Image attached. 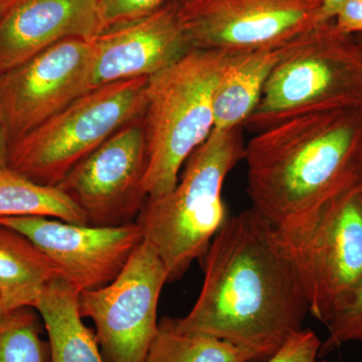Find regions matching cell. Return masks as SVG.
I'll use <instances>...</instances> for the list:
<instances>
[{
    "mask_svg": "<svg viewBox=\"0 0 362 362\" xmlns=\"http://www.w3.org/2000/svg\"><path fill=\"white\" fill-rule=\"evenodd\" d=\"M204 280L176 326L270 358L303 330L308 303L277 230L252 207L230 216L204 255Z\"/></svg>",
    "mask_w": 362,
    "mask_h": 362,
    "instance_id": "obj_1",
    "label": "cell"
},
{
    "mask_svg": "<svg viewBox=\"0 0 362 362\" xmlns=\"http://www.w3.org/2000/svg\"><path fill=\"white\" fill-rule=\"evenodd\" d=\"M362 107L302 114L258 131L246 145L252 207L279 233L310 225L361 182Z\"/></svg>",
    "mask_w": 362,
    "mask_h": 362,
    "instance_id": "obj_2",
    "label": "cell"
},
{
    "mask_svg": "<svg viewBox=\"0 0 362 362\" xmlns=\"http://www.w3.org/2000/svg\"><path fill=\"white\" fill-rule=\"evenodd\" d=\"M243 130H213L188 157L175 187L148 197L136 220L143 240L163 262L168 283L180 280L194 261L204 258L228 220L221 190L228 173L244 160Z\"/></svg>",
    "mask_w": 362,
    "mask_h": 362,
    "instance_id": "obj_3",
    "label": "cell"
},
{
    "mask_svg": "<svg viewBox=\"0 0 362 362\" xmlns=\"http://www.w3.org/2000/svg\"><path fill=\"white\" fill-rule=\"evenodd\" d=\"M237 54L192 49L148 78L143 115L147 197L169 194L188 157L213 132L214 90Z\"/></svg>",
    "mask_w": 362,
    "mask_h": 362,
    "instance_id": "obj_4",
    "label": "cell"
},
{
    "mask_svg": "<svg viewBox=\"0 0 362 362\" xmlns=\"http://www.w3.org/2000/svg\"><path fill=\"white\" fill-rule=\"evenodd\" d=\"M362 106V51L333 21L283 45L258 105L243 128L258 132L302 114Z\"/></svg>",
    "mask_w": 362,
    "mask_h": 362,
    "instance_id": "obj_5",
    "label": "cell"
},
{
    "mask_svg": "<svg viewBox=\"0 0 362 362\" xmlns=\"http://www.w3.org/2000/svg\"><path fill=\"white\" fill-rule=\"evenodd\" d=\"M148 78L90 90L39 127L8 145L7 168L58 187L71 169L124 126L142 118Z\"/></svg>",
    "mask_w": 362,
    "mask_h": 362,
    "instance_id": "obj_6",
    "label": "cell"
},
{
    "mask_svg": "<svg viewBox=\"0 0 362 362\" xmlns=\"http://www.w3.org/2000/svg\"><path fill=\"white\" fill-rule=\"evenodd\" d=\"M277 233L309 313L327 325L362 289V180L324 207L310 225Z\"/></svg>",
    "mask_w": 362,
    "mask_h": 362,
    "instance_id": "obj_7",
    "label": "cell"
},
{
    "mask_svg": "<svg viewBox=\"0 0 362 362\" xmlns=\"http://www.w3.org/2000/svg\"><path fill=\"white\" fill-rule=\"evenodd\" d=\"M168 271L143 240L110 284L78 295L83 318L95 324L105 362H145L158 330L157 309Z\"/></svg>",
    "mask_w": 362,
    "mask_h": 362,
    "instance_id": "obj_8",
    "label": "cell"
},
{
    "mask_svg": "<svg viewBox=\"0 0 362 362\" xmlns=\"http://www.w3.org/2000/svg\"><path fill=\"white\" fill-rule=\"evenodd\" d=\"M192 49L246 52L276 47L319 21L307 0H175Z\"/></svg>",
    "mask_w": 362,
    "mask_h": 362,
    "instance_id": "obj_9",
    "label": "cell"
},
{
    "mask_svg": "<svg viewBox=\"0 0 362 362\" xmlns=\"http://www.w3.org/2000/svg\"><path fill=\"white\" fill-rule=\"evenodd\" d=\"M147 142L142 118L124 126L77 164L58 185L88 226L134 223L148 199L144 188Z\"/></svg>",
    "mask_w": 362,
    "mask_h": 362,
    "instance_id": "obj_10",
    "label": "cell"
},
{
    "mask_svg": "<svg viewBox=\"0 0 362 362\" xmlns=\"http://www.w3.org/2000/svg\"><path fill=\"white\" fill-rule=\"evenodd\" d=\"M93 40L69 39L0 74V123L7 144L89 92Z\"/></svg>",
    "mask_w": 362,
    "mask_h": 362,
    "instance_id": "obj_11",
    "label": "cell"
},
{
    "mask_svg": "<svg viewBox=\"0 0 362 362\" xmlns=\"http://www.w3.org/2000/svg\"><path fill=\"white\" fill-rule=\"evenodd\" d=\"M0 225L28 238L44 252L61 277L78 292L110 284L143 240L136 221L119 226L66 223L47 216H1Z\"/></svg>",
    "mask_w": 362,
    "mask_h": 362,
    "instance_id": "obj_12",
    "label": "cell"
},
{
    "mask_svg": "<svg viewBox=\"0 0 362 362\" xmlns=\"http://www.w3.org/2000/svg\"><path fill=\"white\" fill-rule=\"evenodd\" d=\"M190 49L175 0H170L141 18L112 26L93 40L89 90L151 77Z\"/></svg>",
    "mask_w": 362,
    "mask_h": 362,
    "instance_id": "obj_13",
    "label": "cell"
},
{
    "mask_svg": "<svg viewBox=\"0 0 362 362\" xmlns=\"http://www.w3.org/2000/svg\"><path fill=\"white\" fill-rule=\"evenodd\" d=\"M101 0H18L0 21V74L69 39L102 33Z\"/></svg>",
    "mask_w": 362,
    "mask_h": 362,
    "instance_id": "obj_14",
    "label": "cell"
},
{
    "mask_svg": "<svg viewBox=\"0 0 362 362\" xmlns=\"http://www.w3.org/2000/svg\"><path fill=\"white\" fill-rule=\"evenodd\" d=\"M78 295L59 276L45 286L35 304L49 337V362H105L95 332L83 323Z\"/></svg>",
    "mask_w": 362,
    "mask_h": 362,
    "instance_id": "obj_15",
    "label": "cell"
},
{
    "mask_svg": "<svg viewBox=\"0 0 362 362\" xmlns=\"http://www.w3.org/2000/svg\"><path fill=\"white\" fill-rule=\"evenodd\" d=\"M285 44L235 54L214 90V130L244 126L258 105Z\"/></svg>",
    "mask_w": 362,
    "mask_h": 362,
    "instance_id": "obj_16",
    "label": "cell"
},
{
    "mask_svg": "<svg viewBox=\"0 0 362 362\" xmlns=\"http://www.w3.org/2000/svg\"><path fill=\"white\" fill-rule=\"evenodd\" d=\"M58 269L25 235L0 225V299L7 313L35 308Z\"/></svg>",
    "mask_w": 362,
    "mask_h": 362,
    "instance_id": "obj_17",
    "label": "cell"
},
{
    "mask_svg": "<svg viewBox=\"0 0 362 362\" xmlns=\"http://www.w3.org/2000/svg\"><path fill=\"white\" fill-rule=\"evenodd\" d=\"M261 354L209 335L187 332L163 317L145 362H264Z\"/></svg>",
    "mask_w": 362,
    "mask_h": 362,
    "instance_id": "obj_18",
    "label": "cell"
},
{
    "mask_svg": "<svg viewBox=\"0 0 362 362\" xmlns=\"http://www.w3.org/2000/svg\"><path fill=\"white\" fill-rule=\"evenodd\" d=\"M25 216L88 225L83 211L59 187L39 185L9 168H0V218Z\"/></svg>",
    "mask_w": 362,
    "mask_h": 362,
    "instance_id": "obj_19",
    "label": "cell"
},
{
    "mask_svg": "<svg viewBox=\"0 0 362 362\" xmlns=\"http://www.w3.org/2000/svg\"><path fill=\"white\" fill-rule=\"evenodd\" d=\"M0 362H49V345L40 337L30 307L18 309L0 322Z\"/></svg>",
    "mask_w": 362,
    "mask_h": 362,
    "instance_id": "obj_20",
    "label": "cell"
},
{
    "mask_svg": "<svg viewBox=\"0 0 362 362\" xmlns=\"http://www.w3.org/2000/svg\"><path fill=\"white\" fill-rule=\"evenodd\" d=\"M328 337L322 342L320 357L350 342L362 341V289L349 306L327 324Z\"/></svg>",
    "mask_w": 362,
    "mask_h": 362,
    "instance_id": "obj_21",
    "label": "cell"
},
{
    "mask_svg": "<svg viewBox=\"0 0 362 362\" xmlns=\"http://www.w3.org/2000/svg\"><path fill=\"white\" fill-rule=\"evenodd\" d=\"M170 0H101L100 23L102 33L112 26L141 18Z\"/></svg>",
    "mask_w": 362,
    "mask_h": 362,
    "instance_id": "obj_22",
    "label": "cell"
},
{
    "mask_svg": "<svg viewBox=\"0 0 362 362\" xmlns=\"http://www.w3.org/2000/svg\"><path fill=\"white\" fill-rule=\"evenodd\" d=\"M321 345L322 341L314 331L303 329L264 362H328L319 359Z\"/></svg>",
    "mask_w": 362,
    "mask_h": 362,
    "instance_id": "obj_23",
    "label": "cell"
},
{
    "mask_svg": "<svg viewBox=\"0 0 362 362\" xmlns=\"http://www.w3.org/2000/svg\"><path fill=\"white\" fill-rule=\"evenodd\" d=\"M339 32L362 35V0H347L333 20Z\"/></svg>",
    "mask_w": 362,
    "mask_h": 362,
    "instance_id": "obj_24",
    "label": "cell"
},
{
    "mask_svg": "<svg viewBox=\"0 0 362 362\" xmlns=\"http://www.w3.org/2000/svg\"><path fill=\"white\" fill-rule=\"evenodd\" d=\"M347 0H321L320 8H319V21L327 23V21L334 20L340 7Z\"/></svg>",
    "mask_w": 362,
    "mask_h": 362,
    "instance_id": "obj_25",
    "label": "cell"
},
{
    "mask_svg": "<svg viewBox=\"0 0 362 362\" xmlns=\"http://www.w3.org/2000/svg\"><path fill=\"white\" fill-rule=\"evenodd\" d=\"M7 150H8V144L0 123V168H7Z\"/></svg>",
    "mask_w": 362,
    "mask_h": 362,
    "instance_id": "obj_26",
    "label": "cell"
},
{
    "mask_svg": "<svg viewBox=\"0 0 362 362\" xmlns=\"http://www.w3.org/2000/svg\"><path fill=\"white\" fill-rule=\"evenodd\" d=\"M18 0H0V21L13 8Z\"/></svg>",
    "mask_w": 362,
    "mask_h": 362,
    "instance_id": "obj_27",
    "label": "cell"
},
{
    "mask_svg": "<svg viewBox=\"0 0 362 362\" xmlns=\"http://www.w3.org/2000/svg\"><path fill=\"white\" fill-rule=\"evenodd\" d=\"M7 312L4 309V305H2L1 299H0V322L4 320V317L7 315Z\"/></svg>",
    "mask_w": 362,
    "mask_h": 362,
    "instance_id": "obj_28",
    "label": "cell"
},
{
    "mask_svg": "<svg viewBox=\"0 0 362 362\" xmlns=\"http://www.w3.org/2000/svg\"><path fill=\"white\" fill-rule=\"evenodd\" d=\"M354 37H356L357 44H358L362 51V35H354Z\"/></svg>",
    "mask_w": 362,
    "mask_h": 362,
    "instance_id": "obj_29",
    "label": "cell"
},
{
    "mask_svg": "<svg viewBox=\"0 0 362 362\" xmlns=\"http://www.w3.org/2000/svg\"><path fill=\"white\" fill-rule=\"evenodd\" d=\"M307 1L312 2V4H318V6H320V2L318 1V0H307Z\"/></svg>",
    "mask_w": 362,
    "mask_h": 362,
    "instance_id": "obj_30",
    "label": "cell"
},
{
    "mask_svg": "<svg viewBox=\"0 0 362 362\" xmlns=\"http://www.w3.org/2000/svg\"><path fill=\"white\" fill-rule=\"evenodd\" d=\"M362 107V106H361ZM361 169H362V143H361Z\"/></svg>",
    "mask_w": 362,
    "mask_h": 362,
    "instance_id": "obj_31",
    "label": "cell"
}]
</instances>
